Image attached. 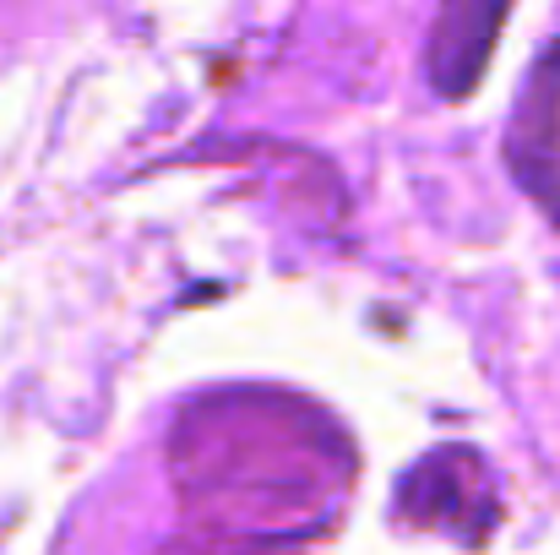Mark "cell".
<instances>
[{
  "mask_svg": "<svg viewBox=\"0 0 560 555\" xmlns=\"http://www.w3.org/2000/svg\"><path fill=\"white\" fill-rule=\"evenodd\" d=\"M506 170L560 223V38L534 60L506 131Z\"/></svg>",
  "mask_w": 560,
  "mask_h": 555,
  "instance_id": "3957f363",
  "label": "cell"
},
{
  "mask_svg": "<svg viewBox=\"0 0 560 555\" xmlns=\"http://www.w3.org/2000/svg\"><path fill=\"white\" fill-rule=\"evenodd\" d=\"M170 469L186 507L229 551L278 555L289 534H316L349 485V441L327 414L289 392L196 397L170 441Z\"/></svg>",
  "mask_w": 560,
  "mask_h": 555,
  "instance_id": "6da1fadb",
  "label": "cell"
},
{
  "mask_svg": "<svg viewBox=\"0 0 560 555\" xmlns=\"http://www.w3.org/2000/svg\"><path fill=\"white\" fill-rule=\"evenodd\" d=\"M506 11L512 0H441L435 27H430V55H424L430 88L441 99H468L479 88Z\"/></svg>",
  "mask_w": 560,
  "mask_h": 555,
  "instance_id": "277c9868",
  "label": "cell"
},
{
  "mask_svg": "<svg viewBox=\"0 0 560 555\" xmlns=\"http://www.w3.org/2000/svg\"><path fill=\"white\" fill-rule=\"evenodd\" d=\"M402 518L413 529H446L457 540H485L490 523H495V485H490V469L479 463V452L468 447H441L430 452L408 479H402V496H397Z\"/></svg>",
  "mask_w": 560,
  "mask_h": 555,
  "instance_id": "7a4b0ae2",
  "label": "cell"
}]
</instances>
